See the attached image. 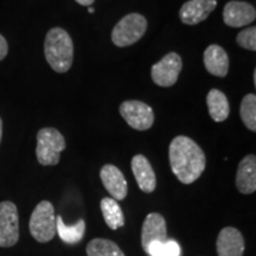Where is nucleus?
Instances as JSON below:
<instances>
[{
	"label": "nucleus",
	"instance_id": "nucleus-18",
	"mask_svg": "<svg viewBox=\"0 0 256 256\" xmlns=\"http://www.w3.org/2000/svg\"><path fill=\"white\" fill-rule=\"evenodd\" d=\"M86 232V222L83 220H78L72 226H66L63 222L62 216L56 217V232L58 234L60 238L68 244H76L81 242Z\"/></svg>",
	"mask_w": 256,
	"mask_h": 256
},
{
	"label": "nucleus",
	"instance_id": "nucleus-24",
	"mask_svg": "<svg viewBox=\"0 0 256 256\" xmlns=\"http://www.w3.org/2000/svg\"><path fill=\"white\" fill-rule=\"evenodd\" d=\"M164 244L166 256H180V247L174 240H166Z\"/></svg>",
	"mask_w": 256,
	"mask_h": 256
},
{
	"label": "nucleus",
	"instance_id": "nucleus-25",
	"mask_svg": "<svg viewBox=\"0 0 256 256\" xmlns=\"http://www.w3.org/2000/svg\"><path fill=\"white\" fill-rule=\"evenodd\" d=\"M8 42L4 37L0 34V60H2L8 55Z\"/></svg>",
	"mask_w": 256,
	"mask_h": 256
},
{
	"label": "nucleus",
	"instance_id": "nucleus-3",
	"mask_svg": "<svg viewBox=\"0 0 256 256\" xmlns=\"http://www.w3.org/2000/svg\"><path fill=\"white\" fill-rule=\"evenodd\" d=\"M66 150V139L56 128H42L37 133V160L43 166H54L60 162V152Z\"/></svg>",
	"mask_w": 256,
	"mask_h": 256
},
{
	"label": "nucleus",
	"instance_id": "nucleus-26",
	"mask_svg": "<svg viewBox=\"0 0 256 256\" xmlns=\"http://www.w3.org/2000/svg\"><path fill=\"white\" fill-rule=\"evenodd\" d=\"M76 2H78V4H80V5H82V6H90V5H92L94 4V2L95 0H75Z\"/></svg>",
	"mask_w": 256,
	"mask_h": 256
},
{
	"label": "nucleus",
	"instance_id": "nucleus-29",
	"mask_svg": "<svg viewBox=\"0 0 256 256\" xmlns=\"http://www.w3.org/2000/svg\"><path fill=\"white\" fill-rule=\"evenodd\" d=\"M252 78H254V86H256V70H254V75H252Z\"/></svg>",
	"mask_w": 256,
	"mask_h": 256
},
{
	"label": "nucleus",
	"instance_id": "nucleus-13",
	"mask_svg": "<svg viewBox=\"0 0 256 256\" xmlns=\"http://www.w3.org/2000/svg\"><path fill=\"white\" fill-rule=\"evenodd\" d=\"M168 240V228L166 220L158 212L148 214L142 224V249L147 252L150 243L159 241L165 243Z\"/></svg>",
	"mask_w": 256,
	"mask_h": 256
},
{
	"label": "nucleus",
	"instance_id": "nucleus-8",
	"mask_svg": "<svg viewBox=\"0 0 256 256\" xmlns=\"http://www.w3.org/2000/svg\"><path fill=\"white\" fill-rule=\"evenodd\" d=\"M182 68V57L176 52H170L152 66L151 76L153 82L159 87H172L178 81Z\"/></svg>",
	"mask_w": 256,
	"mask_h": 256
},
{
	"label": "nucleus",
	"instance_id": "nucleus-9",
	"mask_svg": "<svg viewBox=\"0 0 256 256\" xmlns=\"http://www.w3.org/2000/svg\"><path fill=\"white\" fill-rule=\"evenodd\" d=\"M256 19V10L247 2L232 0L223 8V20L230 28H243Z\"/></svg>",
	"mask_w": 256,
	"mask_h": 256
},
{
	"label": "nucleus",
	"instance_id": "nucleus-20",
	"mask_svg": "<svg viewBox=\"0 0 256 256\" xmlns=\"http://www.w3.org/2000/svg\"><path fill=\"white\" fill-rule=\"evenodd\" d=\"M88 256H124L116 243L106 238H94L87 246Z\"/></svg>",
	"mask_w": 256,
	"mask_h": 256
},
{
	"label": "nucleus",
	"instance_id": "nucleus-16",
	"mask_svg": "<svg viewBox=\"0 0 256 256\" xmlns=\"http://www.w3.org/2000/svg\"><path fill=\"white\" fill-rule=\"evenodd\" d=\"M236 186L243 194H252L256 191V156L254 154L246 156L240 162Z\"/></svg>",
	"mask_w": 256,
	"mask_h": 256
},
{
	"label": "nucleus",
	"instance_id": "nucleus-28",
	"mask_svg": "<svg viewBox=\"0 0 256 256\" xmlns=\"http://www.w3.org/2000/svg\"><path fill=\"white\" fill-rule=\"evenodd\" d=\"M88 12H89V14H94V12H95L94 8H92V6H89V8H88Z\"/></svg>",
	"mask_w": 256,
	"mask_h": 256
},
{
	"label": "nucleus",
	"instance_id": "nucleus-10",
	"mask_svg": "<svg viewBox=\"0 0 256 256\" xmlns=\"http://www.w3.org/2000/svg\"><path fill=\"white\" fill-rule=\"evenodd\" d=\"M216 6V0H188L179 10V18L186 25H197L206 20Z\"/></svg>",
	"mask_w": 256,
	"mask_h": 256
},
{
	"label": "nucleus",
	"instance_id": "nucleus-11",
	"mask_svg": "<svg viewBox=\"0 0 256 256\" xmlns=\"http://www.w3.org/2000/svg\"><path fill=\"white\" fill-rule=\"evenodd\" d=\"M216 249L218 256H243L244 238L241 232L234 226L223 228L217 238Z\"/></svg>",
	"mask_w": 256,
	"mask_h": 256
},
{
	"label": "nucleus",
	"instance_id": "nucleus-4",
	"mask_svg": "<svg viewBox=\"0 0 256 256\" xmlns=\"http://www.w3.org/2000/svg\"><path fill=\"white\" fill-rule=\"evenodd\" d=\"M31 236L36 241L46 243L56 236V216L49 200H42L32 211L28 223Z\"/></svg>",
	"mask_w": 256,
	"mask_h": 256
},
{
	"label": "nucleus",
	"instance_id": "nucleus-15",
	"mask_svg": "<svg viewBox=\"0 0 256 256\" xmlns=\"http://www.w3.org/2000/svg\"><path fill=\"white\" fill-rule=\"evenodd\" d=\"M204 66L211 75L217 78H226L229 72V56L222 46L211 44L204 51Z\"/></svg>",
	"mask_w": 256,
	"mask_h": 256
},
{
	"label": "nucleus",
	"instance_id": "nucleus-17",
	"mask_svg": "<svg viewBox=\"0 0 256 256\" xmlns=\"http://www.w3.org/2000/svg\"><path fill=\"white\" fill-rule=\"evenodd\" d=\"M206 104L211 119L216 122H223L229 118L230 104L223 92L218 89H211L208 92Z\"/></svg>",
	"mask_w": 256,
	"mask_h": 256
},
{
	"label": "nucleus",
	"instance_id": "nucleus-5",
	"mask_svg": "<svg viewBox=\"0 0 256 256\" xmlns=\"http://www.w3.org/2000/svg\"><path fill=\"white\" fill-rule=\"evenodd\" d=\"M146 30V18L140 14H130L115 25L112 31V40L119 48L130 46L142 40Z\"/></svg>",
	"mask_w": 256,
	"mask_h": 256
},
{
	"label": "nucleus",
	"instance_id": "nucleus-14",
	"mask_svg": "<svg viewBox=\"0 0 256 256\" xmlns=\"http://www.w3.org/2000/svg\"><path fill=\"white\" fill-rule=\"evenodd\" d=\"M130 165H132L133 174L140 190L145 194H151L154 191L156 186V177L148 159L142 154H136L133 156Z\"/></svg>",
	"mask_w": 256,
	"mask_h": 256
},
{
	"label": "nucleus",
	"instance_id": "nucleus-1",
	"mask_svg": "<svg viewBox=\"0 0 256 256\" xmlns=\"http://www.w3.org/2000/svg\"><path fill=\"white\" fill-rule=\"evenodd\" d=\"M168 158L172 172L183 184L194 183L206 170L204 151L188 136H178L172 140Z\"/></svg>",
	"mask_w": 256,
	"mask_h": 256
},
{
	"label": "nucleus",
	"instance_id": "nucleus-6",
	"mask_svg": "<svg viewBox=\"0 0 256 256\" xmlns=\"http://www.w3.org/2000/svg\"><path fill=\"white\" fill-rule=\"evenodd\" d=\"M119 112L128 126L136 130H147L154 124V112L151 106L142 101H124L121 104Z\"/></svg>",
	"mask_w": 256,
	"mask_h": 256
},
{
	"label": "nucleus",
	"instance_id": "nucleus-22",
	"mask_svg": "<svg viewBox=\"0 0 256 256\" xmlns=\"http://www.w3.org/2000/svg\"><path fill=\"white\" fill-rule=\"evenodd\" d=\"M236 42L243 49L255 51L256 50V28H247L242 30L236 37Z\"/></svg>",
	"mask_w": 256,
	"mask_h": 256
},
{
	"label": "nucleus",
	"instance_id": "nucleus-2",
	"mask_svg": "<svg viewBox=\"0 0 256 256\" xmlns=\"http://www.w3.org/2000/svg\"><path fill=\"white\" fill-rule=\"evenodd\" d=\"M46 58L56 72L64 74L72 68L74 60V43L70 34L62 28H52L44 42Z\"/></svg>",
	"mask_w": 256,
	"mask_h": 256
},
{
	"label": "nucleus",
	"instance_id": "nucleus-7",
	"mask_svg": "<svg viewBox=\"0 0 256 256\" xmlns=\"http://www.w3.org/2000/svg\"><path fill=\"white\" fill-rule=\"evenodd\" d=\"M19 240V217L14 203L5 200L0 203V247L8 248Z\"/></svg>",
	"mask_w": 256,
	"mask_h": 256
},
{
	"label": "nucleus",
	"instance_id": "nucleus-19",
	"mask_svg": "<svg viewBox=\"0 0 256 256\" xmlns=\"http://www.w3.org/2000/svg\"><path fill=\"white\" fill-rule=\"evenodd\" d=\"M100 206L104 222L112 230H116L124 226V216L118 200L106 197L101 200Z\"/></svg>",
	"mask_w": 256,
	"mask_h": 256
},
{
	"label": "nucleus",
	"instance_id": "nucleus-21",
	"mask_svg": "<svg viewBox=\"0 0 256 256\" xmlns=\"http://www.w3.org/2000/svg\"><path fill=\"white\" fill-rule=\"evenodd\" d=\"M240 115L244 126L252 132H256V96L247 94L243 98L240 107Z\"/></svg>",
	"mask_w": 256,
	"mask_h": 256
},
{
	"label": "nucleus",
	"instance_id": "nucleus-12",
	"mask_svg": "<svg viewBox=\"0 0 256 256\" xmlns=\"http://www.w3.org/2000/svg\"><path fill=\"white\" fill-rule=\"evenodd\" d=\"M100 177L102 184H104L106 190L110 192L113 200H122L126 198L128 185L121 170L112 164H107L101 168Z\"/></svg>",
	"mask_w": 256,
	"mask_h": 256
},
{
	"label": "nucleus",
	"instance_id": "nucleus-27",
	"mask_svg": "<svg viewBox=\"0 0 256 256\" xmlns=\"http://www.w3.org/2000/svg\"><path fill=\"white\" fill-rule=\"evenodd\" d=\"M2 120L0 118V142H2Z\"/></svg>",
	"mask_w": 256,
	"mask_h": 256
},
{
	"label": "nucleus",
	"instance_id": "nucleus-23",
	"mask_svg": "<svg viewBox=\"0 0 256 256\" xmlns=\"http://www.w3.org/2000/svg\"><path fill=\"white\" fill-rule=\"evenodd\" d=\"M147 254L151 256H166L165 244L159 241L151 242L147 248Z\"/></svg>",
	"mask_w": 256,
	"mask_h": 256
}]
</instances>
